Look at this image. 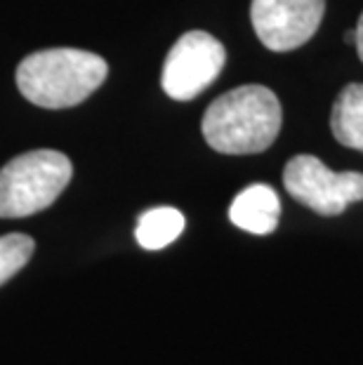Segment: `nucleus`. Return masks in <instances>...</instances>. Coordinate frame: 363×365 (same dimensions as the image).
<instances>
[{"mask_svg": "<svg viewBox=\"0 0 363 365\" xmlns=\"http://www.w3.org/2000/svg\"><path fill=\"white\" fill-rule=\"evenodd\" d=\"M354 36H357V34H354V31H347V43H354Z\"/></svg>", "mask_w": 363, "mask_h": 365, "instance_id": "12", "label": "nucleus"}, {"mask_svg": "<svg viewBox=\"0 0 363 365\" xmlns=\"http://www.w3.org/2000/svg\"><path fill=\"white\" fill-rule=\"evenodd\" d=\"M281 200L267 184H252L234 198L229 207V220L238 229L255 236H267L279 227Z\"/></svg>", "mask_w": 363, "mask_h": 365, "instance_id": "7", "label": "nucleus"}, {"mask_svg": "<svg viewBox=\"0 0 363 365\" xmlns=\"http://www.w3.org/2000/svg\"><path fill=\"white\" fill-rule=\"evenodd\" d=\"M326 0H252L250 21L260 43L272 52H290L319 31Z\"/></svg>", "mask_w": 363, "mask_h": 365, "instance_id": "6", "label": "nucleus"}, {"mask_svg": "<svg viewBox=\"0 0 363 365\" xmlns=\"http://www.w3.org/2000/svg\"><path fill=\"white\" fill-rule=\"evenodd\" d=\"M34 238L26 234H7L0 236V285L7 283L14 274L26 267L34 255Z\"/></svg>", "mask_w": 363, "mask_h": 365, "instance_id": "10", "label": "nucleus"}, {"mask_svg": "<svg viewBox=\"0 0 363 365\" xmlns=\"http://www.w3.org/2000/svg\"><path fill=\"white\" fill-rule=\"evenodd\" d=\"M227 50L205 31H189L170 48L160 85L165 95L177 102H189L218 81L222 73Z\"/></svg>", "mask_w": 363, "mask_h": 365, "instance_id": "5", "label": "nucleus"}, {"mask_svg": "<svg viewBox=\"0 0 363 365\" xmlns=\"http://www.w3.org/2000/svg\"><path fill=\"white\" fill-rule=\"evenodd\" d=\"M283 184L297 203L323 217L342 215L347 205L363 200L361 173H333L316 156H295L283 168Z\"/></svg>", "mask_w": 363, "mask_h": 365, "instance_id": "4", "label": "nucleus"}, {"mask_svg": "<svg viewBox=\"0 0 363 365\" xmlns=\"http://www.w3.org/2000/svg\"><path fill=\"white\" fill-rule=\"evenodd\" d=\"M71 160L52 149L12 158L0 170V217H29L50 207L71 182Z\"/></svg>", "mask_w": 363, "mask_h": 365, "instance_id": "3", "label": "nucleus"}, {"mask_svg": "<svg viewBox=\"0 0 363 365\" xmlns=\"http://www.w3.org/2000/svg\"><path fill=\"white\" fill-rule=\"evenodd\" d=\"M109 66L95 52L52 48L34 52L17 66V88L41 108H68L85 102L106 81Z\"/></svg>", "mask_w": 363, "mask_h": 365, "instance_id": "2", "label": "nucleus"}, {"mask_svg": "<svg viewBox=\"0 0 363 365\" xmlns=\"http://www.w3.org/2000/svg\"><path fill=\"white\" fill-rule=\"evenodd\" d=\"M354 45H357V50H359V57H361V61H363V14L359 17V24H357V29H354Z\"/></svg>", "mask_w": 363, "mask_h": 365, "instance_id": "11", "label": "nucleus"}, {"mask_svg": "<svg viewBox=\"0 0 363 365\" xmlns=\"http://www.w3.org/2000/svg\"><path fill=\"white\" fill-rule=\"evenodd\" d=\"M281 123L283 111L279 97L265 85H243L208 106L203 137L218 153H262L276 142Z\"/></svg>", "mask_w": 363, "mask_h": 365, "instance_id": "1", "label": "nucleus"}, {"mask_svg": "<svg viewBox=\"0 0 363 365\" xmlns=\"http://www.w3.org/2000/svg\"><path fill=\"white\" fill-rule=\"evenodd\" d=\"M184 215L175 207H151L137 220L135 238L144 250H163L184 231Z\"/></svg>", "mask_w": 363, "mask_h": 365, "instance_id": "9", "label": "nucleus"}, {"mask_svg": "<svg viewBox=\"0 0 363 365\" xmlns=\"http://www.w3.org/2000/svg\"><path fill=\"white\" fill-rule=\"evenodd\" d=\"M333 137L347 149L363 153V85L352 83L339 92L330 113Z\"/></svg>", "mask_w": 363, "mask_h": 365, "instance_id": "8", "label": "nucleus"}]
</instances>
